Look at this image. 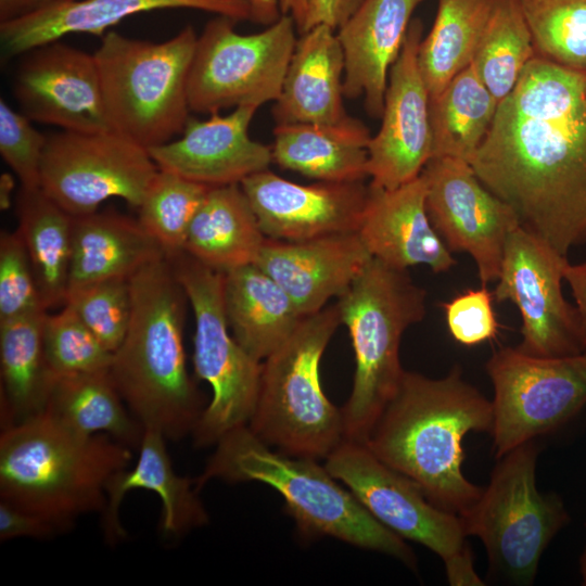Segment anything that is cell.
Segmentation results:
<instances>
[{
    "instance_id": "obj_1",
    "label": "cell",
    "mask_w": 586,
    "mask_h": 586,
    "mask_svg": "<svg viewBox=\"0 0 586 586\" xmlns=\"http://www.w3.org/2000/svg\"><path fill=\"white\" fill-rule=\"evenodd\" d=\"M470 164L560 254L586 245V72L533 58Z\"/></svg>"
},
{
    "instance_id": "obj_2",
    "label": "cell",
    "mask_w": 586,
    "mask_h": 586,
    "mask_svg": "<svg viewBox=\"0 0 586 586\" xmlns=\"http://www.w3.org/2000/svg\"><path fill=\"white\" fill-rule=\"evenodd\" d=\"M492 424V402L459 365L440 379L405 371L365 445L434 505L461 515L483 492L462 472V440L472 431L491 433Z\"/></svg>"
},
{
    "instance_id": "obj_3",
    "label": "cell",
    "mask_w": 586,
    "mask_h": 586,
    "mask_svg": "<svg viewBox=\"0 0 586 586\" xmlns=\"http://www.w3.org/2000/svg\"><path fill=\"white\" fill-rule=\"evenodd\" d=\"M129 283L131 319L109 371L126 407L142 426L178 441L192 434L204 410L186 364L188 298L167 257L138 270Z\"/></svg>"
},
{
    "instance_id": "obj_4",
    "label": "cell",
    "mask_w": 586,
    "mask_h": 586,
    "mask_svg": "<svg viewBox=\"0 0 586 586\" xmlns=\"http://www.w3.org/2000/svg\"><path fill=\"white\" fill-rule=\"evenodd\" d=\"M131 459L112 436L79 434L42 411L2 429L0 500L64 533L79 517L103 513L110 479Z\"/></svg>"
},
{
    "instance_id": "obj_5",
    "label": "cell",
    "mask_w": 586,
    "mask_h": 586,
    "mask_svg": "<svg viewBox=\"0 0 586 586\" xmlns=\"http://www.w3.org/2000/svg\"><path fill=\"white\" fill-rule=\"evenodd\" d=\"M215 446L202 474L194 479L196 489L211 480L265 483L283 497L302 534L330 536L416 568V557L404 539L373 518L317 459L276 450L247 424L231 430Z\"/></svg>"
},
{
    "instance_id": "obj_6",
    "label": "cell",
    "mask_w": 586,
    "mask_h": 586,
    "mask_svg": "<svg viewBox=\"0 0 586 586\" xmlns=\"http://www.w3.org/2000/svg\"><path fill=\"white\" fill-rule=\"evenodd\" d=\"M425 297L407 270L373 257L337 297L356 361L352 392L341 409L344 440L365 444L396 393L405 372L400 340L407 328L424 318Z\"/></svg>"
},
{
    "instance_id": "obj_7",
    "label": "cell",
    "mask_w": 586,
    "mask_h": 586,
    "mask_svg": "<svg viewBox=\"0 0 586 586\" xmlns=\"http://www.w3.org/2000/svg\"><path fill=\"white\" fill-rule=\"evenodd\" d=\"M341 324L336 304L305 317L263 364L250 430L294 457L326 459L343 441L341 409L323 393L320 360Z\"/></svg>"
},
{
    "instance_id": "obj_8",
    "label": "cell",
    "mask_w": 586,
    "mask_h": 586,
    "mask_svg": "<svg viewBox=\"0 0 586 586\" xmlns=\"http://www.w3.org/2000/svg\"><path fill=\"white\" fill-rule=\"evenodd\" d=\"M198 37L191 26L163 42L106 31L93 55L113 130L146 149L182 133Z\"/></svg>"
},
{
    "instance_id": "obj_9",
    "label": "cell",
    "mask_w": 586,
    "mask_h": 586,
    "mask_svg": "<svg viewBox=\"0 0 586 586\" xmlns=\"http://www.w3.org/2000/svg\"><path fill=\"white\" fill-rule=\"evenodd\" d=\"M537 455L534 440L497 458L487 487L459 515L466 535L483 543L492 574L513 585L533 584L545 549L568 521L562 501L536 486Z\"/></svg>"
},
{
    "instance_id": "obj_10",
    "label": "cell",
    "mask_w": 586,
    "mask_h": 586,
    "mask_svg": "<svg viewBox=\"0 0 586 586\" xmlns=\"http://www.w3.org/2000/svg\"><path fill=\"white\" fill-rule=\"evenodd\" d=\"M167 258L194 314L195 373L213 391L192 432L194 445L207 447L249 423L258 397L263 364L246 353L229 329L224 306V272L186 252Z\"/></svg>"
},
{
    "instance_id": "obj_11",
    "label": "cell",
    "mask_w": 586,
    "mask_h": 586,
    "mask_svg": "<svg viewBox=\"0 0 586 586\" xmlns=\"http://www.w3.org/2000/svg\"><path fill=\"white\" fill-rule=\"evenodd\" d=\"M237 20L217 15L198 37L189 80L190 110L219 113L277 101L296 46V25L282 15L265 30L242 35Z\"/></svg>"
},
{
    "instance_id": "obj_12",
    "label": "cell",
    "mask_w": 586,
    "mask_h": 586,
    "mask_svg": "<svg viewBox=\"0 0 586 586\" xmlns=\"http://www.w3.org/2000/svg\"><path fill=\"white\" fill-rule=\"evenodd\" d=\"M494 388L491 434L496 459L549 433L586 404V354L540 357L500 347L486 362Z\"/></svg>"
},
{
    "instance_id": "obj_13",
    "label": "cell",
    "mask_w": 586,
    "mask_h": 586,
    "mask_svg": "<svg viewBox=\"0 0 586 586\" xmlns=\"http://www.w3.org/2000/svg\"><path fill=\"white\" fill-rule=\"evenodd\" d=\"M158 169L146 148L115 130H62L48 137L40 188L72 216L111 198L138 208Z\"/></svg>"
},
{
    "instance_id": "obj_14",
    "label": "cell",
    "mask_w": 586,
    "mask_h": 586,
    "mask_svg": "<svg viewBox=\"0 0 586 586\" xmlns=\"http://www.w3.org/2000/svg\"><path fill=\"white\" fill-rule=\"evenodd\" d=\"M568 264L566 256L522 225L509 234L493 296L519 309L520 351L540 357L584 353L578 311L561 288Z\"/></svg>"
},
{
    "instance_id": "obj_15",
    "label": "cell",
    "mask_w": 586,
    "mask_h": 586,
    "mask_svg": "<svg viewBox=\"0 0 586 586\" xmlns=\"http://www.w3.org/2000/svg\"><path fill=\"white\" fill-rule=\"evenodd\" d=\"M326 468L380 523L403 539L417 542L444 560L466 545L458 514L446 511L410 479L380 460L365 444L344 440Z\"/></svg>"
},
{
    "instance_id": "obj_16",
    "label": "cell",
    "mask_w": 586,
    "mask_h": 586,
    "mask_svg": "<svg viewBox=\"0 0 586 586\" xmlns=\"http://www.w3.org/2000/svg\"><path fill=\"white\" fill-rule=\"evenodd\" d=\"M421 175L429 218L447 247L472 257L482 285L497 281L507 239L521 225L517 213L484 186L469 162L433 157Z\"/></svg>"
},
{
    "instance_id": "obj_17",
    "label": "cell",
    "mask_w": 586,
    "mask_h": 586,
    "mask_svg": "<svg viewBox=\"0 0 586 586\" xmlns=\"http://www.w3.org/2000/svg\"><path fill=\"white\" fill-rule=\"evenodd\" d=\"M422 31L421 21L411 20L388 74L380 130L368 145V176L384 189L413 180L432 158L430 94L418 64Z\"/></svg>"
},
{
    "instance_id": "obj_18",
    "label": "cell",
    "mask_w": 586,
    "mask_h": 586,
    "mask_svg": "<svg viewBox=\"0 0 586 586\" xmlns=\"http://www.w3.org/2000/svg\"><path fill=\"white\" fill-rule=\"evenodd\" d=\"M21 56L13 92L30 120L69 131L113 130L93 54L58 40Z\"/></svg>"
},
{
    "instance_id": "obj_19",
    "label": "cell",
    "mask_w": 586,
    "mask_h": 586,
    "mask_svg": "<svg viewBox=\"0 0 586 586\" xmlns=\"http://www.w3.org/2000/svg\"><path fill=\"white\" fill-rule=\"evenodd\" d=\"M266 238L305 241L357 232L368 196L362 181L298 184L268 169L240 183Z\"/></svg>"
},
{
    "instance_id": "obj_20",
    "label": "cell",
    "mask_w": 586,
    "mask_h": 586,
    "mask_svg": "<svg viewBox=\"0 0 586 586\" xmlns=\"http://www.w3.org/2000/svg\"><path fill=\"white\" fill-rule=\"evenodd\" d=\"M256 106H238L230 114H211L205 120L189 118L181 137L148 149L162 170L207 187L240 184L268 169L271 146L250 138Z\"/></svg>"
},
{
    "instance_id": "obj_21",
    "label": "cell",
    "mask_w": 586,
    "mask_h": 586,
    "mask_svg": "<svg viewBox=\"0 0 586 586\" xmlns=\"http://www.w3.org/2000/svg\"><path fill=\"white\" fill-rule=\"evenodd\" d=\"M372 256L359 234L343 232L305 241L266 238L254 263L293 300L303 317L339 297Z\"/></svg>"
},
{
    "instance_id": "obj_22",
    "label": "cell",
    "mask_w": 586,
    "mask_h": 586,
    "mask_svg": "<svg viewBox=\"0 0 586 586\" xmlns=\"http://www.w3.org/2000/svg\"><path fill=\"white\" fill-rule=\"evenodd\" d=\"M422 175L395 189L372 183L357 233L373 258L402 270L424 265L444 272L456 264L425 206Z\"/></svg>"
},
{
    "instance_id": "obj_23",
    "label": "cell",
    "mask_w": 586,
    "mask_h": 586,
    "mask_svg": "<svg viewBox=\"0 0 586 586\" xmlns=\"http://www.w3.org/2000/svg\"><path fill=\"white\" fill-rule=\"evenodd\" d=\"M164 9H192L249 21L245 0H54L24 16L0 22L3 59L23 55L69 34L100 36L126 17Z\"/></svg>"
},
{
    "instance_id": "obj_24",
    "label": "cell",
    "mask_w": 586,
    "mask_h": 586,
    "mask_svg": "<svg viewBox=\"0 0 586 586\" xmlns=\"http://www.w3.org/2000/svg\"><path fill=\"white\" fill-rule=\"evenodd\" d=\"M421 1L364 0L336 30L344 54V97L364 95L366 111L372 118L382 116L391 67Z\"/></svg>"
},
{
    "instance_id": "obj_25",
    "label": "cell",
    "mask_w": 586,
    "mask_h": 586,
    "mask_svg": "<svg viewBox=\"0 0 586 586\" xmlns=\"http://www.w3.org/2000/svg\"><path fill=\"white\" fill-rule=\"evenodd\" d=\"M166 440L161 431L143 428L135 467L126 468L110 479L102 513V530L109 544H118L127 537L120 523L119 508L125 495L132 489L154 492L161 499L158 530L164 537H180L208 522L207 511L196 495L195 480L175 471Z\"/></svg>"
},
{
    "instance_id": "obj_26",
    "label": "cell",
    "mask_w": 586,
    "mask_h": 586,
    "mask_svg": "<svg viewBox=\"0 0 586 586\" xmlns=\"http://www.w3.org/2000/svg\"><path fill=\"white\" fill-rule=\"evenodd\" d=\"M281 93L272 107L277 125L335 124L343 105L344 54L336 30L317 25L301 34Z\"/></svg>"
},
{
    "instance_id": "obj_27",
    "label": "cell",
    "mask_w": 586,
    "mask_h": 586,
    "mask_svg": "<svg viewBox=\"0 0 586 586\" xmlns=\"http://www.w3.org/2000/svg\"><path fill=\"white\" fill-rule=\"evenodd\" d=\"M272 162L327 182H357L368 177L371 135L362 122L347 116L335 124L277 125Z\"/></svg>"
},
{
    "instance_id": "obj_28",
    "label": "cell",
    "mask_w": 586,
    "mask_h": 586,
    "mask_svg": "<svg viewBox=\"0 0 586 586\" xmlns=\"http://www.w3.org/2000/svg\"><path fill=\"white\" fill-rule=\"evenodd\" d=\"M224 306L229 329L254 359L278 349L305 318L289 294L254 264L224 272Z\"/></svg>"
},
{
    "instance_id": "obj_29",
    "label": "cell",
    "mask_w": 586,
    "mask_h": 586,
    "mask_svg": "<svg viewBox=\"0 0 586 586\" xmlns=\"http://www.w3.org/2000/svg\"><path fill=\"white\" fill-rule=\"evenodd\" d=\"M164 257H167L164 250L138 219L111 211L73 216L68 289L109 279H129Z\"/></svg>"
},
{
    "instance_id": "obj_30",
    "label": "cell",
    "mask_w": 586,
    "mask_h": 586,
    "mask_svg": "<svg viewBox=\"0 0 586 586\" xmlns=\"http://www.w3.org/2000/svg\"><path fill=\"white\" fill-rule=\"evenodd\" d=\"M265 241L241 186L211 187L190 224L184 252L226 272L254 264Z\"/></svg>"
},
{
    "instance_id": "obj_31",
    "label": "cell",
    "mask_w": 586,
    "mask_h": 586,
    "mask_svg": "<svg viewBox=\"0 0 586 586\" xmlns=\"http://www.w3.org/2000/svg\"><path fill=\"white\" fill-rule=\"evenodd\" d=\"M17 232L27 251L40 300L48 311L65 304L73 253V216L41 188H21Z\"/></svg>"
},
{
    "instance_id": "obj_32",
    "label": "cell",
    "mask_w": 586,
    "mask_h": 586,
    "mask_svg": "<svg viewBox=\"0 0 586 586\" xmlns=\"http://www.w3.org/2000/svg\"><path fill=\"white\" fill-rule=\"evenodd\" d=\"M47 313L0 321L2 429L44 410L53 381L43 349Z\"/></svg>"
},
{
    "instance_id": "obj_33",
    "label": "cell",
    "mask_w": 586,
    "mask_h": 586,
    "mask_svg": "<svg viewBox=\"0 0 586 586\" xmlns=\"http://www.w3.org/2000/svg\"><path fill=\"white\" fill-rule=\"evenodd\" d=\"M125 406L104 370L53 378L43 411L79 434L104 433L138 449L143 426Z\"/></svg>"
},
{
    "instance_id": "obj_34",
    "label": "cell",
    "mask_w": 586,
    "mask_h": 586,
    "mask_svg": "<svg viewBox=\"0 0 586 586\" xmlns=\"http://www.w3.org/2000/svg\"><path fill=\"white\" fill-rule=\"evenodd\" d=\"M498 104L471 64L458 73L430 98L432 158L470 163L492 126Z\"/></svg>"
},
{
    "instance_id": "obj_35",
    "label": "cell",
    "mask_w": 586,
    "mask_h": 586,
    "mask_svg": "<svg viewBox=\"0 0 586 586\" xmlns=\"http://www.w3.org/2000/svg\"><path fill=\"white\" fill-rule=\"evenodd\" d=\"M493 4L494 0H437L433 26L418 52L430 98L472 63Z\"/></svg>"
},
{
    "instance_id": "obj_36",
    "label": "cell",
    "mask_w": 586,
    "mask_h": 586,
    "mask_svg": "<svg viewBox=\"0 0 586 586\" xmlns=\"http://www.w3.org/2000/svg\"><path fill=\"white\" fill-rule=\"evenodd\" d=\"M535 56L518 0H494L471 65L498 102L511 93Z\"/></svg>"
},
{
    "instance_id": "obj_37",
    "label": "cell",
    "mask_w": 586,
    "mask_h": 586,
    "mask_svg": "<svg viewBox=\"0 0 586 586\" xmlns=\"http://www.w3.org/2000/svg\"><path fill=\"white\" fill-rule=\"evenodd\" d=\"M209 188L162 169L153 178L138 207V221L167 257L184 252L190 224Z\"/></svg>"
},
{
    "instance_id": "obj_38",
    "label": "cell",
    "mask_w": 586,
    "mask_h": 586,
    "mask_svg": "<svg viewBox=\"0 0 586 586\" xmlns=\"http://www.w3.org/2000/svg\"><path fill=\"white\" fill-rule=\"evenodd\" d=\"M536 56L586 72V0H518Z\"/></svg>"
},
{
    "instance_id": "obj_39",
    "label": "cell",
    "mask_w": 586,
    "mask_h": 586,
    "mask_svg": "<svg viewBox=\"0 0 586 586\" xmlns=\"http://www.w3.org/2000/svg\"><path fill=\"white\" fill-rule=\"evenodd\" d=\"M43 349L53 378L110 370L113 358V353L66 304L59 313L46 314Z\"/></svg>"
},
{
    "instance_id": "obj_40",
    "label": "cell",
    "mask_w": 586,
    "mask_h": 586,
    "mask_svg": "<svg viewBox=\"0 0 586 586\" xmlns=\"http://www.w3.org/2000/svg\"><path fill=\"white\" fill-rule=\"evenodd\" d=\"M65 304L110 352L119 347L131 319L129 279H109L71 288Z\"/></svg>"
},
{
    "instance_id": "obj_41",
    "label": "cell",
    "mask_w": 586,
    "mask_h": 586,
    "mask_svg": "<svg viewBox=\"0 0 586 586\" xmlns=\"http://www.w3.org/2000/svg\"><path fill=\"white\" fill-rule=\"evenodd\" d=\"M40 311L43 307L30 260L17 232L0 234V321Z\"/></svg>"
},
{
    "instance_id": "obj_42",
    "label": "cell",
    "mask_w": 586,
    "mask_h": 586,
    "mask_svg": "<svg viewBox=\"0 0 586 586\" xmlns=\"http://www.w3.org/2000/svg\"><path fill=\"white\" fill-rule=\"evenodd\" d=\"M48 137L21 111L0 101V154L21 181V188H40V173Z\"/></svg>"
},
{
    "instance_id": "obj_43",
    "label": "cell",
    "mask_w": 586,
    "mask_h": 586,
    "mask_svg": "<svg viewBox=\"0 0 586 586\" xmlns=\"http://www.w3.org/2000/svg\"><path fill=\"white\" fill-rule=\"evenodd\" d=\"M493 300V293L482 285L443 304L448 331L457 343L474 346L496 337L499 323Z\"/></svg>"
},
{
    "instance_id": "obj_44",
    "label": "cell",
    "mask_w": 586,
    "mask_h": 586,
    "mask_svg": "<svg viewBox=\"0 0 586 586\" xmlns=\"http://www.w3.org/2000/svg\"><path fill=\"white\" fill-rule=\"evenodd\" d=\"M58 534L59 530L43 518L0 500L1 542L18 537L42 539Z\"/></svg>"
},
{
    "instance_id": "obj_45",
    "label": "cell",
    "mask_w": 586,
    "mask_h": 586,
    "mask_svg": "<svg viewBox=\"0 0 586 586\" xmlns=\"http://www.w3.org/2000/svg\"><path fill=\"white\" fill-rule=\"evenodd\" d=\"M250 8L249 21L271 25L282 15H290L296 25V30L304 31L313 0H245Z\"/></svg>"
},
{
    "instance_id": "obj_46",
    "label": "cell",
    "mask_w": 586,
    "mask_h": 586,
    "mask_svg": "<svg viewBox=\"0 0 586 586\" xmlns=\"http://www.w3.org/2000/svg\"><path fill=\"white\" fill-rule=\"evenodd\" d=\"M364 0H313L304 31L317 25L337 30L356 12ZM302 33V34H303Z\"/></svg>"
},
{
    "instance_id": "obj_47",
    "label": "cell",
    "mask_w": 586,
    "mask_h": 586,
    "mask_svg": "<svg viewBox=\"0 0 586 586\" xmlns=\"http://www.w3.org/2000/svg\"><path fill=\"white\" fill-rule=\"evenodd\" d=\"M448 583L454 586H482L484 581L473 568L472 552L468 544L457 553L444 560Z\"/></svg>"
},
{
    "instance_id": "obj_48",
    "label": "cell",
    "mask_w": 586,
    "mask_h": 586,
    "mask_svg": "<svg viewBox=\"0 0 586 586\" xmlns=\"http://www.w3.org/2000/svg\"><path fill=\"white\" fill-rule=\"evenodd\" d=\"M564 280L571 288L578 311L583 337L584 353L586 354V262L577 265L568 264L564 270Z\"/></svg>"
},
{
    "instance_id": "obj_49",
    "label": "cell",
    "mask_w": 586,
    "mask_h": 586,
    "mask_svg": "<svg viewBox=\"0 0 586 586\" xmlns=\"http://www.w3.org/2000/svg\"><path fill=\"white\" fill-rule=\"evenodd\" d=\"M54 0H0V22L14 20L39 10Z\"/></svg>"
},
{
    "instance_id": "obj_50",
    "label": "cell",
    "mask_w": 586,
    "mask_h": 586,
    "mask_svg": "<svg viewBox=\"0 0 586 586\" xmlns=\"http://www.w3.org/2000/svg\"><path fill=\"white\" fill-rule=\"evenodd\" d=\"M14 187V180L9 174H2L0 179V203L1 209H7L10 206V194Z\"/></svg>"
},
{
    "instance_id": "obj_51",
    "label": "cell",
    "mask_w": 586,
    "mask_h": 586,
    "mask_svg": "<svg viewBox=\"0 0 586 586\" xmlns=\"http://www.w3.org/2000/svg\"><path fill=\"white\" fill-rule=\"evenodd\" d=\"M581 576L583 584L586 585V548L581 557Z\"/></svg>"
}]
</instances>
